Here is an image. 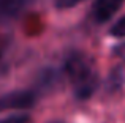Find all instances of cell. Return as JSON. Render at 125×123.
Segmentation results:
<instances>
[{"instance_id":"cell-1","label":"cell","mask_w":125,"mask_h":123,"mask_svg":"<svg viewBox=\"0 0 125 123\" xmlns=\"http://www.w3.org/2000/svg\"><path fill=\"white\" fill-rule=\"evenodd\" d=\"M63 68L65 74L68 76L73 85L74 96L81 101L90 98L100 84L97 70L92 60L83 52H71L65 60Z\"/></svg>"},{"instance_id":"cell-3","label":"cell","mask_w":125,"mask_h":123,"mask_svg":"<svg viewBox=\"0 0 125 123\" xmlns=\"http://www.w3.org/2000/svg\"><path fill=\"white\" fill-rule=\"evenodd\" d=\"M125 0H95L94 3V19L100 24L109 21L116 11L122 6Z\"/></svg>"},{"instance_id":"cell-8","label":"cell","mask_w":125,"mask_h":123,"mask_svg":"<svg viewBox=\"0 0 125 123\" xmlns=\"http://www.w3.org/2000/svg\"><path fill=\"white\" fill-rule=\"evenodd\" d=\"M81 2H84V0H55V6L57 8H71Z\"/></svg>"},{"instance_id":"cell-6","label":"cell","mask_w":125,"mask_h":123,"mask_svg":"<svg viewBox=\"0 0 125 123\" xmlns=\"http://www.w3.org/2000/svg\"><path fill=\"white\" fill-rule=\"evenodd\" d=\"M109 33L113 35V36H116V38H124L125 36V16H124V18H120L119 21L111 27Z\"/></svg>"},{"instance_id":"cell-2","label":"cell","mask_w":125,"mask_h":123,"mask_svg":"<svg viewBox=\"0 0 125 123\" xmlns=\"http://www.w3.org/2000/svg\"><path fill=\"white\" fill-rule=\"evenodd\" d=\"M35 93L30 90H18L0 96V111L8 109H29L35 104Z\"/></svg>"},{"instance_id":"cell-5","label":"cell","mask_w":125,"mask_h":123,"mask_svg":"<svg viewBox=\"0 0 125 123\" xmlns=\"http://www.w3.org/2000/svg\"><path fill=\"white\" fill-rule=\"evenodd\" d=\"M125 82V66H117L113 73L108 77V88L109 90H116L120 88V85Z\"/></svg>"},{"instance_id":"cell-9","label":"cell","mask_w":125,"mask_h":123,"mask_svg":"<svg viewBox=\"0 0 125 123\" xmlns=\"http://www.w3.org/2000/svg\"><path fill=\"white\" fill-rule=\"evenodd\" d=\"M51 123H63V122H51Z\"/></svg>"},{"instance_id":"cell-4","label":"cell","mask_w":125,"mask_h":123,"mask_svg":"<svg viewBox=\"0 0 125 123\" xmlns=\"http://www.w3.org/2000/svg\"><path fill=\"white\" fill-rule=\"evenodd\" d=\"M25 0H0V19H11L22 9Z\"/></svg>"},{"instance_id":"cell-7","label":"cell","mask_w":125,"mask_h":123,"mask_svg":"<svg viewBox=\"0 0 125 123\" xmlns=\"http://www.w3.org/2000/svg\"><path fill=\"white\" fill-rule=\"evenodd\" d=\"M0 123H29L27 115H11V117L2 120Z\"/></svg>"}]
</instances>
